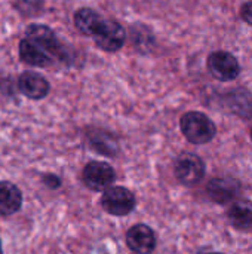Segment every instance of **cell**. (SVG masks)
Returning <instances> with one entry per match:
<instances>
[{
    "mask_svg": "<svg viewBox=\"0 0 252 254\" xmlns=\"http://www.w3.org/2000/svg\"><path fill=\"white\" fill-rule=\"evenodd\" d=\"M116 180L114 168L104 161H92L85 165L82 171L83 185L94 192H104L110 186H113Z\"/></svg>",
    "mask_w": 252,
    "mask_h": 254,
    "instance_id": "cell-4",
    "label": "cell"
},
{
    "mask_svg": "<svg viewBox=\"0 0 252 254\" xmlns=\"http://www.w3.org/2000/svg\"><path fill=\"white\" fill-rule=\"evenodd\" d=\"M174 174L181 185L195 186L205 176V162L195 153H181L175 161Z\"/></svg>",
    "mask_w": 252,
    "mask_h": 254,
    "instance_id": "cell-6",
    "label": "cell"
},
{
    "mask_svg": "<svg viewBox=\"0 0 252 254\" xmlns=\"http://www.w3.org/2000/svg\"><path fill=\"white\" fill-rule=\"evenodd\" d=\"M18 55H19L21 63H24L30 67H39L40 68V67H48L52 63V58L27 37H22L19 40Z\"/></svg>",
    "mask_w": 252,
    "mask_h": 254,
    "instance_id": "cell-12",
    "label": "cell"
},
{
    "mask_svg": "<svg viewBox=\"0 0 252 254\" xmlns=\"http://www.w3.org/2000/svg\"><path fill=\"white\" fill-rule=\"evenodd\" d=\"M180 128L183 135L192 144H206L215 134V124L202 112H187L180 121Z\"/></svg>",
    "mask_w": 252,
    "mask_h": 254,
    "instance_id": "cell-1",
    "label": "cell"
},
{
    "mask_svg": "<svg viewBox=\"0 0 252 254\" xmlns=\"http://www.w3.org/2000/svg\"><path fill=\"white\" fill-rule=\"evenodd\" d=\"M241 16L245 22L252 25V1H247L241 9Z\"/></svg>",
    "mask_w": 252,
    "mask_h": 254,
    "instance_id": "cell-16",
    "label": "cell"
},
{
    "mask_svg": "<svg viewBox=\"0 0 252 254\" xmlns=\"http://www.w3.org/2000/svg\"><path fill=\"white\" fill-rule=\"evenodd\" d=\"M209 254H221V253H209Z\"/></svg>",
    "mask_w": 252,
    "mask_h": 254,
    "instance_id": "cell-18",
    "label": "cell"
},
{
    "mask_svg": "<svg viewBox=\"0 0 252 254\" xmlns=\"http://www.w3.org/2000/svg\"><path fill=\"white\" fill-rule=\"evenodd\" d=\"M18 91L30 100H43L50 92L49 80L37 71H24L16 82Z\"/></svg>",
    "mask_w": 252,
    "mask_h": 254,
    "instance_id": "cell-8",
    "label": "cell"
},
{
    "mask_svg": "<svg viewBox=\"0 0 252 254\" xmlns=\"http://www.w3.org/2000/svg\"><path fill=\"white\" fill-rule=\"evenodd\" d=\"M128 249L135 254H151L156 249V235L154 231L144 225H134L126 234Z\"/></svg>",
    "mask_w": 252,
    "mask_h": 254,
    "instance_id": "cell-9",
    "label": "cell"
},
{
    "mask_svg": "<svg viewBox=\"0 0 252 254\" xmlns=\"http://www.w3.org/2000/svg\"><path fill=\"white\" fill-rule=\"evenodd\" d=\"M104 21L105 18L92 7H80L73 15L74 27L80 34L86 37H94L104 24Z\"/></svg>",
    "mask_w": 252,
    "mask_h": 254,
    "instance_id": "cell-10",
    "label": "cell"
},
{
    "mask_svg": "<svg viewBox=\"0 0 252 254\" xmlns=\"http://www.w3.org/2000/svg\"><path fill=\"white\" fill-rule=\"evenodd\" d=\"M137 199L134 192L123 186H110L101 196V207L114 217H125L134 211Z\"/></svg>",
    "mask_w": 252,
    "mask_h": 254,
    "instance_id": "cell-3",
    "label": "cell"
},
{
    "mask_svg": "<svg viewBox=\"0 0 252 254\" xmlns=\"http://www.w3.org/2000/svg\"><path fill=\"white\" fill-rule=\"evenodd\" d=\"M0 254H3V249H1V241H0Z\"/></svg>",
    "mask_w": 252,
    "mask_h": 254,
    "instance_id": "cell-17",
    "label": "cell"
},
{
    "mask_svg": "<svg viewBox=\"0 0 252 254\" xmlns=\"http://www.w3.org/2000/svg\"><path fill=\"white\" fill-rule=\"evenodd\" d=\"M126 30L125 27L116 21V19H105L104 24L101 25V28L98 30V33L92 37L97 48L113 54L117 52L123 48L125 42H126Z\"/></svg>",
    "mask_w": 252,
    "mask_h": 254,
    "instance_id": "cell-5",
    "label": "cell"
},
{
    "mask_svg": "<svg viewBox=\"0 0 252 254\" xmlns=\"http://www.w3.org/2000/svg\"><path fill=\"white\" fill-rule=\"evenodd\" d=\"M209 73L221 80V82H230L235 80L241 73V65L235 55H232L227 51H215L208 57L206 61Z\"/></svg>",
    "mask_w": 252,
    "mask_h": 254,
    "instance_id": "cell-7",
    "label": "cell"
},
{
    "mask_svg": "<svg viewBox=\"0 0 252 254\" xmlns=\"http://www.w3.org/2000/svg\"><path fill=\"white\" fill-rule=\"evenodd\" d=\"M42 0H16L15 6L24 16H33L42 9Z\"/></svg>",
    "mask_w": 252,
    "mask_h": 254,
    "instance_id": "cell-15",
    "label": "cell"
},
{
    "mask_svg": "<svg viewBox=\"0 0 252 254\" xmlns=\"http://www.w3.org/2000/svg\"><path fill=\"white\" fill-rule=\"evenodd\" d=\"M251 138H252V131H251Z\"/></svg>",
    "mask_w": 252,
    "mask_h": 254,
    "instance_id": "cell-19",
    "label": "cell"
},
{
    "mask_svg": "<svg viewBox=\"0 0 252 254\" xmlns=\"http://www.w3.org/2000/svg\"><path fill=\"white\" fill-rule=\"evenodd\" d=\"M208 196L217 204H226L232 201L239 192V183L233 179H212L206 188Z\"/></svg>",
    "mask_w": 252,
    "mask_h": 254,
    "instance_id": "cell-13",
    "label": "cell"
},
{
    "mask_svg": "<svg viewBox=\"0 0 252 254\" xmlns=\"http://www.w3.org/2000/svg\"><path fill=\"white\" fill-rule=\"evenodd\" d=\"M22 192L10 182H0V216L7 217L18 213L22 207Z\"/></svg>",
    "mask_w": 252,
    "mask_h": 254,
    "instance_id": "cell-11",
    "label": "cell"
},
{
    "mask_svg": "<svg viewBox=\"0 0 252 254\" xmlns=\"http://www.w3.org/2000/svg\"><path fill=\"white\" fill-rule=\"evenodd\" d=\"M33 43H36L40 49H43L52 60L68 61V52L62 46L61 40L55 34V31L45 24H31L25 30V36Z\"/></svg>",
    "mask_w": 252,
    "mask_h": 254,
    "instance_id": "cell-2",
    "label": "cell"
},
{
    "mask_svg": "<svg viewBox=\"0 0 252 254\" xmlns=\"http://www.w3.org/2000/svg\"><path fill=\"white\" fill-rule=\"evenodd\" d=\"M230 223L239 231H248L252 228V202L248 199L236 201L229 210Z\"/></svg>",
    "mask_w": 252,
    "mask_h": 254,
    "instance_id": "cell-14",
    "label": "cell"
}]
</instances>
